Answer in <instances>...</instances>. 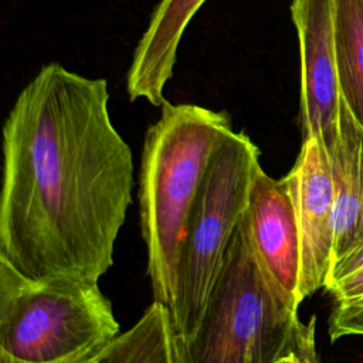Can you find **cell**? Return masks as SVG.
Returning <instances> with one entry per match:
<instances>
[{
	"mask_svg": "<svg viewBox=\"0 0 363 363\" xmlns=\"http://www.w3.org/2000/svg\"><path fill=\"white\" fill-rule=\"evenodd\" d=\"M118 333L98 282L35 279L0 257L1 363H91Z\"/></svg>",
	"mask_w": 363,
	"mask_h": 363,
	"instance_id": "277c9868",
	"label": "cell"
},
{
	"mask_svg": "<svg viewBox=\"0 0 363 363\" xmlns=\"http://www.w3.org/2000/svg\"><path fill=\"white\" fill-rule=\"evenodd\" d=\"M328 156L335 191V264L363 245V126L343 99L339 138Z\"/></svg>",
	"mask_w": 363,
	"mask_h": 363,
	"instance_id": "30bf717a",
	"label": "cell"
},
{
	"mask_svg": "<svg viewBox=\"0 0 363 363\" xmlns=\"http://www.w3.org/2000/svg\"><path fill=\"white\" fill-rule=\"evenodd\" d=\"M301 58L302 139L315 136L329 153L339 138L340 86L333 37V0H292Z\"/></svg>",
	"mask_w": 363,
	"mask_h": 363,
	"instance_id": "8992f818",
	"label": "cell"
},
{
	"mask_svg": "<svg viewBox=\"0 0 363 363\" xmlns=\"http://www.w3.org/2000/svg\"><path fill=\"white\" fill-rule=\"evenodd\" d=\"M298 308L262 265L245 210L183 363H316V319Z\"/></svg>",
	"mask_w": 363,
	"mask_h": 363,
	"instance_id": "7a4b0ae2",
	"label": "cell"
},
{
	"mask_svg": "<svg viewBox=\"0 0 363 363\" xmlns=\"http://www.w3.org/2000/svg\"><path fill=\"white\" fill-rule=\"evenodd\" d=\"M259 149L245 132H231L207 166L186 224L172 312L182 363L201 325L230 240L250 200Z\"/></svg>",
	"mask_w": 363,
	"mask_h": 363,
	"instance_id": "5b68a950",
	"label": "cell"
},
{
	"mask_svg": "<svg viewBox=\"0 0 363 363\" xmlns=\"http://www.w3.org/2000/svg\"><path fill=\"white\" fill-rule=\"evenodd\" d=\"M207 0H160L142 34L128 69L130 101L146 99L153 106L166 101L164 86L173 77L177 50L196 13Z\"/></svg>",
	"mask_w": 363,
	"mask_h": 363,
	"instance_id": "9c48e42d",
	"label": "cell"
},
{
	"mask_svg": "<svg viewBox=\"0 0 363 363\" xmlns=\"http://www.w3.org/2000/svg\"><path fill=\"white\" fill-rule=\"evenodd\" d=\"M91 363H182L170 308L153 299L139 322L118 333Z\"/></svg>",
	"mask_w": 363,
	"mask_h": 363,
	"instance_id": "8fae6325",
	"label": "cell"
},
{
	"mask_svg": "<svg viewBox=\"0 0 363 363\" xmlns=\"http://www.w3.org/2000/svg\"><path fill=\"white\" fill-rule=\"evenodd\" d=\"M333 37L340 95L363 126V0H333Z\"/></svg>",
	"mask_w": 363,
	"mask_h": 363,
	"instance_id": "7c38bea8",
	"label": "cell"
},
{
	"mask_svg": "<svg viewBox=\"0 0 363 363\" xmlns=\"http://www.w3.org/2000/svg\"><path fill=\"white\" fill-rule=\"evenodd\" d=\"M294 200L301 269L299 302L325 288L333 265L335 191L330 162L320 139H302L295 164L285 176Z\"/></svg>",
	"mask_w": 363,
	"mask_h": 363,
	"instance_id": "52a82bcc",
	"label": "cell"
},
{
	"mask_svg": "<svg viewBox=\"0 0 363 363\" xmlns=\"http://www.w3.org/2000/svg\"><path fill=\"white\" fill-rule=\"evenodd\" d=\"M328 332L332 342L342 336L363 335V295L336 301L329 318Z\"/></svg>",
	"mask_w": 363,
	"mask_h": 363,
	"instance_id": "5bb4252c",
	"label": "cell"
},
{
	"mask_svg": "<svg viewBox=\"0 0 363 363\" xmlns=\"http://www.w3.org/2000/svg\"><path fill=\"white\" fill-rule=\"evenodd\" d=\"M247 217L262 265L274 281L301 305L298 298L299 231L286 177L274 179L259 166L252 180Z\"/></svg>",
	"mask_w": 363,
	"mask_h": 363,
	"instance_id": "ba28073f",
	"label": "cell"
},
{
	"mask_svg": "<svg viewBox=\"0 0 363 363\" xmlns=\"http://www.w3.org/2000/svg\"><path fill=\"white\" fill-rule=\"evenodd\" d=\"M104 78L40 68L3 125L0 257L35 279L98 282L132 204L133 159Z\"/></svg>",
	"mask_w": 363,
	"mask_h": 363,
	"instance_id": "6da1fadb",
	"label": "cell"
},
{
	"mask_svg": "<svg viewBox=\"0 0 363 363\" xmlns=\"http://www.w3.org/2000/svg\"><path fill=\"white\" fill-rule=\"evenodd\" d=\"M325 289L335 301L363 295V245L333 264Z\"/></svg>",
	"mask_w": 363,
	"mask_h": 363,
	"instance_id": "4fadbf2b",
	"label": "cell"
},
{
	"mask_svg": "<svg viewBox=\"0 0 363 363\" xmlns=\"http://www.w3.org/2000/svg\"><path fill=\"white\" fill-rule=\"evenodd\" d=\"M147 129L139 169L140 233L153 299L173 312L182 241L207 166L233 132L228 112L194 104L160 106Z\"/></svg>",
	"mask_w": 363,
	"mask_h": 363,
	"instance_id": "3957f363",
	"label": "cell"
}]
</instances>
